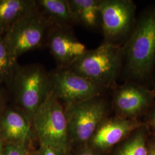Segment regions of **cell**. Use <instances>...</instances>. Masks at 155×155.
<instances>
[{"label":"cell","mask_w":155,"mask_h":155,"mask_svg":"<svg viewBox=\"0 0 155 155\" xmlns=\"http://www.w3.org/2000/svg\"><path fill=\"white\" fill-rule=\"evenodd\" d=\"M122 58V48L118 45L104 41L94 50H87L66 68L104 90L114 85Z\"/></svg>","instance_id":"1"},{"label":"cell","mask_w":155,"mask_h":155,"mask_svg":"<svg viewBox=\"0 0 155 155\" xmlns=\"http://www.w3.org/2000/svg\"><path fill=\"white\" fill-rule=\"evenodd\" d=\"M122 53L130 77L141 80L150 74L155 61V8L140 18Z\"/></svg>","instance_id":"2"},{"label":"cell","mask_w":155,"mask_h":155,"mask_svg":"<svg viewBox=\"0 0 155 155\" xmlns=\"http://www.w3.org/2000/svg\"><path fill=\"white\" fill-rule=\"evenodd\" d=\"M5 85L32 123L36 111L51 91L50 73L38 64L18 65Z\"/></svg>","instance_id":"3"},{"label":"cell","mask_w":155,"mask_h":155,"mask_svg":"<svg viewBox=\"0 0 155 155\" xmlns=\"http://www.w3.org/2000/svg\"><path fill=\"white\" fill-rule=\"evenodd\" d=\"M32 123L40 145L66 155L70 137L65 109L51 91L36 111Z\"/></svg>","instance_id":"4"},{"label":"cell","mask_w":155,"mask_h":155,"mask_svg":"<svg viewBox=\"0 0 155 155\" xmlns=\"http://www.w3.org/2000/svg\"><path fill=\"white\" fill-rule=\"evenodd\" d=\"M51 28L36 6L18 20L3 38L12 55L17 60L23 54L40 48L47 42Z\"/></svg>","instance_id":"5"},{"label":"cell","mask_w":155,"mask_h":155,"mask_svg":"<svg viewBox=\"0 0 155 155\" xmlns=\"http://www.w3.org/2000/svg\"><path fill=\"white\" fill-rule=\"evenodd\" d=\"M97 98L67 105L65 113L70 139L79 142L87 141L104 121L105 104Z\"/></svg>","instance_id":"6"},{"label":"cell","mask_w":155,"mask_h":155,"mask_svg":"<svg viewBox=\"0 0 155 155\" xmlns=\"http://www.w3.org/2000/svg\"><path fill=\"white\" fill-rule=\"evenodd\" d=\"M49 73L51 91L66 105L98 97L103 90L68 68H57Z\"/></svg>","instance_id":"7"},{"label":"cell","mask_w":155,"mask_h":155,"mask_svg":"<svg viewBox=\"0 0 155 155\" xmlns=\"http://www.w3.org/2000/svg\"><path fill=\"white\" fill-rule=\"evenodd\" d=\"M135 5L130 0H101L100 24L104 41L116 43L132 28Z\"/></svg>","instance_id":"8"},{"label":"cell","mask_w":155,"mask_h":155,"mask_svg":"<svg viewBox=\"0 0 155 155\" xmlns=\"http://www.w3.org/2000/svg\"><path fill=\"white\" fill-rule=\"evenodd\" d=\"M47 44L59 68L68 67L87 50L85 45L78 40L71 28L51 27Z\"/></svg>","instance_id":"9"},{"label":"cell","mask_w":155,"mask_h":155,"mask_svg":"<svg viewBox=\"0 0 155 155\" xmlns=\"http://www.w3.org/2000/svg\"><path fill=\"white\" fill-rule=\"evenodd\" d=\"M154 95L153 91L130 82L115 89L114 102L117 110L122 114L134 116L150 105Z\"/></svg>","instance_id":"10"},{"label":"cell","mask_w":155,"mask_h":155,"mask_svg":"<svg viewBox=\"0 0 155 155\" xmlns=\"http://www.w3.org/2000/svg\"><path fill=\"white\" fill-rule=\"evenodd\" d=\"M32 123L20 107H6L0 115V137L4 144H25Z\"/></svg>","instance_id":"11"},{"label":"cell","mask_w":155,"mask_h":155,"mask_svg":"<svg viewBox=\"0 0 155 155\" xmlns=\"http://www.w3.org/2000/svg\"><path fill=\"white\" fill-rule=\"evenodd\" d=\"M140 126L139 122L125 118L104 120L93 136V143L99 148H109Z\"/></svg>","instance_id":"12"},{"label":"cell","mask_w":155,"mask_h":155,"mask_svg":"<svg viewBox=\"0 0 155 155\" xmlns=\"http://www.w3.org/2000/svg\"><path fill=\"white\" fill-rule=\"evenodd\" d=\"M36 4L51 27L71 28L77 23L68 0H37Z\"/></svg>","instance_id":"13"},{"label":"cell","mask_w":155,"mask_h":155,"mask_svg":"<svg viewBox=\"0 0 155 155\" xmlns=\"http://www.w3.org/2000/svg\"><path fill=\"white\" fill-rule=\"evenodd\" d=\"M36 6L34 0H0V34L4 35L18 20Z\"/></svg>","instance_id":"14"},{"label":"cell","mask_w":155,"mask_h":155,"mask_svg":"<svg viewBox=\"0 0 155 155\" xmlns=\"http://www.w3.org/2000/svg\"><path fill=\"white\" fill-rule=\"evenodd\" d=\"M77 22L89 28H95L100 24L101 0H68Z\"/></svg>","instance_id":"15"},{"label":"cell","mask_w":155,"mask_h":155,"mask_svg":"<svg viewBox=\"0 0 155 155\" xmlns=\"http://www.w3.org/2000/svg\"><path fill=\"white\" fill-rule=\"evenodd\" d=\"M19 64L6 47L3 36L0 34V87L11 78Z\"/></svg>","instance_id":"16"},{"label":"cell","mask_w":155,"mask_h":155,"mask_svg":"<svg viewBox=\"0 0 155 155\" xmlns=\"http://www.w3.org/2000/svg\"><path fill=\"white\" fill-rule=\"evenodd\" d=\"M118 155H148L143 134L141 133L137 134L124 145Z\"/></svg>","instance_id":"17"},{"label":"cell","mask_w":155,"mask_h":155,"mask_svg":"<svg viewBox=\"0 0 155 155\" xmlns=\"http://www.w3.org/2000/svg\"><path fill=\"white\" fill-rule=\"evenodd\" d=\"M0 155H28V151L25 144H5Z\"/></svg>","instance_id":"18"},{"label":"cell","mask_w":155,"mask_h":155,"mask_svg":"<svg viewBox=\"0 0 155 155\" xmlns=\"http://www.w3.org/2000/svg\"><path fill=\"white\" fill-rule=\"evenodd\" d=\"M39 155H64L59 150L48 146L40 145Z\"/></svg>","instance_id":"19"},{"label":"cell","mask_w":155,"mask_h":155,"mask_svg":"<svg viewBox=\"0 0 155 155\" xmlns=\"http://www.w3.org/2000/svg\"><path fill=\"white\" fill-rule=\"evenodd\" d=\"M7 100V93L5 89L2 86L0 87V115L5 109Z\"/></svg>","instance_id":"20"},{"label":"cell","mask_w":155,"mask_h":155,"mask_svg":"<svg viewBox=\"0 0 155 155\" xmlns=\"http://www.w3.org/2000/svg\"><path fill=\"white\" fill-rule=\"evenodd\" d=\"M78 155H95V153H94L93 152H91V151H84L82 153H81L80 154H79Z\"/></svg>","instance_id":"21"},{"label":"cell","mask_w":155,"mask_h":155,"mask_svg":"<svg viewBox=\"0 0 155 155\" xmlns=\"http://www.w3.org/2000/svg\"><path fill=\"white\" fill-rule=\"evenodd\" d=\"M152 124L153 126L155 127V112L154 113L153 116H152Z\"/></svg>","instance_id":"22"},{"label":"cell","mask_w":155,"mask_h":155,"mask_svg":"<svg viewBox=\"0 0 155 155\" xmlns=\"http://www.w3.org/2000/svg\"><path fill=\"white\" fill-rule=\"evenodd\" d=\"M3 146H4V143H3L2 139H1V137H0V152H1V150L2 149V148H3Z\"/></svg>","instance_id":"23"},{"label":"cell","mask_w":155,"mask_h":155,"mask_svg":"<svg viewBox=\"0 0 155 155\" xmlns=\"http://www.w3.org/2000/svg\"><path fill=\"white\" fill-rule=\"evenodd\" d=\"M150 155H155V148H154L153 150H152Z\"/></svg>","instance_id":"24"},{"label":"cell","mask_w":155,"mask_h":155,"mask_svg":"<svg viewBox=\"0 0 155 155\" xmlns=\"http://www.w3.org/2000/svg\"><path fill=\"white\" fill-rule=\"evenodd\" d=\"M153 92H154V93H155V89H154V90H153Z\"/></svg>","instance_id":"25"}]
</instances>
